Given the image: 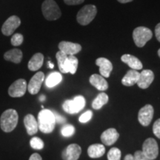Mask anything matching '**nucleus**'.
<instances>
[{"label":"nucleus","instance_id":"nucleus-1","mask_svg":"<svg viewBox=\"0 0 160 160\" xmlns=\"http://www.w3.org/2000/svg\"><path fill=\"white\" fill-rule=\"evenodd\" d=\"M39 129L44 133H50L55 128L56 121L53 111L48 109H43L38 115Z\"/></svg>","mask_w":160,"mask_h":160},{"label":"nucleus","instance_id":"nucleus-2","mask_svg":"<svg viewBox=\"0 0 160 160\" xmlns=\"http://www.w3.org/2000/svg\"><path fill=\"white\" fill-rule=\"evenodd\" d=\"M19 115L14 109L6 110L0 117V127L4 132L10 133L17 127Z\"/></svg>","mask_w":160,"mask_h":160},{"label":"nucleus","instance_id":"nucleus-3","mask_svg":"<svg viewBox=\"0 0 160 160\" xmlns=\"http://www.w3.org/2000/svg\"><path fill=\"white\" fill-rule=\"evenodd\" d=\"M97 13V7L93 5H87L82 8L77 15L78 23L81 25H88L94 19Z\"/></svg>","mask_w":160,"mask_h":160},{"label":"nucleus","instance_id":"nucleus-4","mask_svg":"<svg viewBox=\"0 0 160 160\" xmlns=\"http://www.w3.org/2000/svg\"><path fill=\"white\" fill-rule=\"evenodd\" d=\"M42 11L47 20L53 21L61 17L62 12L54 0H45L42 5Z\"/></svg>","mask_w":160,"mask_h":160},{"label":"nucleus","instance_id":"nucleus-5","mask_svg":"<svg viewBox=\"0 0 160 160\" xmlns=\"http://www.w3.org/2000/svg\"><path fill=\"white\" fill-rule=\"evenodd\" d=\"M85 99L82 96H77L73 99H68L64 102L62 108L66 113L70 114H76L85 108Z\"/></svg>","mask_w":160,"mask_h":160},{"label":"nucleus","instance_id":"nucleus-6","mask_svg":"<svg viewBox=\"0 0 160 160\" xmlns=\"http://www.w3.org/2000/svg\"><path fill=\"white\" fill-rule=\"evenodd\" d=\"M152 37L153 33L151 30L143 26L136 28L133 32V41L138 48L144 47L146 43L151 39Z\"/></svg>","mask_w":160,"mask_h":160},{"label":"nucleus","instance_id":"nucleus-7","mask_svg":"<svg viewBox=\"0 0 160 160\" xmlns=\"http://www.w3.org/2000/svg\"><path fill=\"white\" fill-rule=\"evenodd\" d=\"M142 153L151 160L155 159L159 154V147L157 141L153 138L146 139L142 145Z\"/></svg>","mask_w":160,"mask_h":160},{"label":"nucleus","instance_id":"nucleus-8","mask_svg":"<svg viewBox=\"0 0 160 160\" xmlns=\"http://www.w3.org/2000/svg\"><path fill=\"white\" fill-rule=\"evenodd\" d=\"M27 82L23 79H17L10 86L8 93L11 97H22L25 94L27 91Z\"/></svg>","mask_w":160,"mask_h":160},{"label":"nucleus","instance_id":"nucleus-9","mask_svg":"<svg viewBox=\"0 0 160 160\" xmlns=\"http://www.w3.org/2000/svg\"><path fill=\"white\" fill-rule=\"evenodd\" d=\"M44 79H45V74L43 72H37L36 74L30 80L28 85V91L32 95L37 94L40 91Z\"/></svg>","mask_w":160,"mask_h":160},{"label":"nucleus","instance_id":"nucleus-10","mask_svg":"<svg viewBox=\"0 0 160 160\" xmlns=\"http://www.w3.org/2000/svg\"><path fill=\"white\" fill-rule=\"evenodd\" d=\"M21 20L17 16H11L5 22L2 27V32L5 36H11L19 27Z\"/></svg>","mask_w":160,"mask_h":160},{"label":"nucleus","instance_id":"nucleus-11","mask_svg":"<svg viewBox=\"0 0 160 160\" xmlns=\"http://www.w3.org/2000/svg\"><path fill=\"white\" fill-rule=\"evenodd\" d=\"M153 108L151 105H146L142 108L138 114V119L140 124L143 126H148L153 117Z\"/></svg>","mask_w":160,"mask_h":160},{"label":"nucleus","instance_id":"nucleus-12","mask_svg":"<svg viewBox=\"0 0 160 160\" xmlns=\"http://www.w3.org/2000/svg\"><path fill=\"white\" fill-rule=\"evenodd\" d=\"M82 153L81 147L77 144H71L62 151L63 160H77Z\"/></svg>","mask_w":160,"mask_h":160},{"label":"nucleus","instance_id":"nucleus-13","mask_svg":"<svg viewBox=\"0 0 160 160\" xmlns=\"http://www.w3.org/2000/svg\"><path fill=\"white\" fill-rule=\"evenodd\" d=\"M154 79V73L151 70H144L139 73V80L137 82V85L140 88L146 89L151 85Z\"/></svg>","mask_w":160,"mask_h":160},{"label":"nucleus","instance_id":"nucleus-14","mask_svg":"<svg viewBox=\"0 0 160 160\" xmlns=\"http://www.w3.org/2000/svg\"><path fill=\"white\" fill-rule=\"evenodd\" d=\"M59 51L63 52L66 55H75L82 51L81 45L77 43H73L71 42L62 41L59 44Z\"/></svg>","mask_w":160,"mask_h":160},{"label":"nucleus","instance_id":"nucleus-15","mask_svg":"<svg viewBox=\"0 0 160 160\" xmlns=\"http://www.w3.org/2000/svg\"><path fill=\"white\" fill-rule=\"evenodd\" d=\"M96 65L99 67V73L104 78H108L113 70L111 62L106 58L100 57L96 60Z\"/></svg>","mask_w":160,"mask_h":160},{"label":"nucleus","instance_id":"nucleus-16","mask_svg":"<svg viewBox=\"0 0 160 160\" xmlns=\"http://www.w3.org/2000/svg\"><path fill=\"white\" fill-rule=\"evenodd\" d=\"M119 137V133L114 128H109L102 133L101 140L105 145H112L117 141Z\"/></svg>","mask_w":160,"mask_h":160},{"label":"nucleus","instance_id":"nucleus-17","mask_svg":"<svg viewBox=\"0 0 160 160\" xmlns=\"http://www.w3.org/2000/svg\"><path fill=\"white\" fill-rule=\"evenodd\" d=\"M24 124H25L26 131L28 135L33 136L38 132V130H39L38 122L36 118L32 114L25 116L24 119Z\"/></svg>","mask_w":160,"mask_h":160},{"label":"nucleus","instance_id":"nucleus-18","mask_svg":"<svg viewBox=\"0 0 160 160\" xmlns=\"http://www.w3.org/2000/svg\"><path fill=\"white\" fill-rule=\"evenodd\" d=\"M90 83L99 91H104L108 88V84L102 76L93 74L89 79Z\"/></svg>","mask_w":160,"mask_h":160},{"label":"nucleus","instance_id":"nucleus-19","mask_svg":"<svg viewBox=\"0 0 160 160\" xmlns=\"http://www.w3.org/2000/svg\"><path fill=\"white\" fill-rule=\"evenodd\" d=\"M121 60L124 63L127 64L131 69L139 71L142 68V64L137 57L131 54H124L122 56Z\"/></svg>","mask_w":160,"mask_h":160},{"label":"nucleus","instance_id":"nucleus-20","mask_svg":"<svg viewBox=\"0 0 160 160\" xmlns=\"http://www.w3.org/2000/svg\"><path fill=\"white\" fill-rule=\"evenodd\" d=\"M139 77V73L136 70H130L122 79V83L125 86H133L137 83Z\"/></svg>","mask_w":160,"mask_h":160},{"label":"nucleus","instance_id":"nucleus-21","mask_svg":"<svg viewBox=\"0 0 160 160\" xmlns=\"http://www.w3.org/2000/svg\"><path fill=\"white\" fill-rule=\"evenodd\" d=\"M22 52L21 50L18 48H14L10 50V51L5 52L4 54V59L6 61L12 62L19 64L21 62L22 59Z\"/></svg>","mask_w":160,"mask_h":160},{"label":"nucleus","instance_id":"nucleus-22","mask_svg":"<svg viewBox=\"0 0 160 160\" xmlns=\"http://www.w3.org/2000/svg\"><path fill=\"white\" fill-rule=\"evenodd\" d=\"M57 57L58 66H59V71L62 73H69L68 70V56L66 55L63 52L59 51L56 55Z\"/></svg>","mask_w":160,"mask_h":160},{"label":"nucleus","instance_id":"nucleus-23","mask_svg":"<svg viewBox=\"0 0 160 160\" xmlns=\"http://www.w3.org/2000/svg\"><path fill=\"white\" fill-rule=\"evenodd\" d=\"M44 62V56L41 53H36L31 57L30 59L28 65V68L30 71H36L39 70L42 68Z\"/></svg>","mask_w":160,"mask_h":160},{"label":"nucleus","instance_id":"nucleus-24","mask_svg":"<svg viewBox=\"0 0 160 160\" xmlns=\"http://www.w3.org/2000/svg\"><path fill=\"white\" fill-rule=\"evenodd\" d=\"M105 148L101 144H94L90 146L88 149V154L91 158L96 159L99 158L105 154Z\"/></svg>","mask_w":160,"mask_h":160},{"label":"nucleus","instance_id":"nucleus-25","mask_svg":"<svg viewBox=\"0 0 160 160\" xmlns=\"http://www.w3.org/2000/svg\"><path fill=\"white\" fill-rule=\"evenodd\" d=\"M62 80V77L61 73L59 72H52L48 76L47 79L45 80L46 86L51 88L61 82Z\"/></svg>","mask_w":160,"mask_h":160},{"label":"nucleus","instance_id":"nucleus-26","mask_svg":"<svg viewBox=\"0 0 160 160\" xmlns=\"http://www.w3.org/2000/svg\"><path fill=\"white\" fill-rule=\"evenodd\" d=\"M109 97L105 93H101L95 98L92 102V107L95 110H99L108 102Z\"/></svg>","mask_w":160,"mask_h":160},{"label":"nucleus","instance_id":"nucleus-27","mask_svg":"<svg viewBox=\"0 0 160 160\" xmlns=\"http://www.w3.org/2000/svg\"><path fill=\"white\" fill-rule=\"evenodd\" d=\"M78 64H79V61L74 55L68 56V70L70 73L71 74L76 73L77 71Z\"/></svg>","mask_w":160,"mask_h":160},{"label":"nucleus","instance_id":"nucleus-28","mask_svg":"<svg viewBox=\"0 0 160 160\" xmlns=\"http://www.w3.org/2000/svg\"><path fill=\"white\" fill-rule=\"evenodd\" d=\"M75 133V128L70 124L64 125L61 128V133L63 137H70L73 136Z\"/></svg>","mask_w":160,"mask_h":160},{"label":"nucleus","instance_id":"nucleus-29","mask_svg":"<svg viewBox=\"0 0 160 160\" xmlns=\"http://www.w3.org/2000/svg\"><path fill=\"white\" fill-rule=\"evenodd\" d=\"M108 160H120L121 159V151L117 148H112L108 153Z\"/></svg>","mask_w":160,"mask_h":160},{"label":"nucleus","instance_id":"nucleus-30","mask_svg":"<svg viewBox=\"0 0 160 160\" xmlns=\"http://www.w3.org/2000/svg\"><path fill=\"white\" fill-rule=\"evenodd\" d=\"M31 148L36 150H41L44 148V142L39 137H33L30 141Z\"/></svg>","mask_w":160,"mask_h":160},{"label":"nucleus","instance_id":"nucleus-31","mask_svg":"<svg viewBox=\"0 0 160 160\" xmlns=\"http://www.w3.org/2000/svg\"><path fill=\"white\" fill-rule=\"evenodd\" d=\"M24 37L21 33H15L11 38V42L13 46H19L23 42Z\"/></svg>","mask_w":160,"mask_h":160},{"label":"nucleus","instance_id":"nucleus-32","mask_svg":"<svg viewBox=\"0 0 160 160\" xmlns=\"http://www.w3.org/2000/svg\"><path fill=\"white\" fill-rule=\"evenodd\" d=\"M92 117H93V112L91 111H87L80 116L79 121L81 123H86L91 119Z\"/></svg>","mask_w":160,"mask_h":160},{"label":"nucleus","instance_id":"nucleus-33","mask_svg":"<svg viewBox=\"0 0 160 160\" xmlns=\"http://www.w3.org/2000/svg\"><path fill=\"white\" fill-rule=\"evenodd\" d=\"M153 132L156 137L160 139V119H157L153 124Z\"/></svg>","mask_w":160,"mask_h":160},{"label":"nucleus","instance_id":"nucleus-34","mask_svg":"<svg viewBox=\"0 0 160 160\" xmlns=\"http://www.w3.org/2000/svg\"><path fill=\"white\" fill-rule=\"evenodd\" d=\"M53 115H54V117H55L56 123L65 124L66 122V119L65 117H63L62 115L59 114V113H58L57 112H56V111H53Z\"/></svg>","mask_w":160,"mask_h":160},{"label":"nucleus","instance_id":"nucleus-35","mask_svg":"<svg viewBox=\"0 0 160 160\" xmlns=\"http://www.w3.org/2000/svg\"><path fill=\"white\" fill-rule=\"evenodd\" d=\"M135 160H151L148 159L146 156L142 153V151H136L134 155H133Z\"/></svg>","mask_w":160,"mask_h":160},{"label":"nucleus","instance_id":"nucleus-36","mask_svg":"<svg viewBox=\"0 0 160 160\" xmlns=\"http://www.w3.org/2000/svg\"><path fill=\"white\" fill-rule=\"evenodd\" d=\"M85 0H64V2L68 5H77L84 2Z\"/></svg>","mask_w":160,"mask_h":160},{"label":"nucleus","instance_id":"nucleus-37","mask_svg":"<svg viewBox=\"0 0 160 160\" xmlns=\"http://www.w3.org/2000/svg\"><path fill=\"white\" fill-rule=\"evenodd\" d=\"M155 34H156V38H157L158 41L160 42V23H159L157 26H156Z\"/></svg>","mask_w":160,"mask_h":160},{"label":"nucleus","instance_id":"nucleus-38","mask_svg":"<svg viewBox=\"0 0 160 160\" xmlns=\"http://www.w3.org/2000/svg\"><path fill=\"white\" fill-rule=\"evenodd\" d=\"M29 160H42L41 156L38 153H33L29 158Z\"/></svg>","mask_w":160,"mask_h":160},{"label":"nucleus","instance_id":"nucleus-39","mask_svg":"<svg viewBox=\"0 0 160 160\" xmlns=\"http://www.w3.org/2000/svg\"><path fill=\"white\" fill-rule=\"evenodd\" d=\"M124 160H135L134 157L132 154H128L126 157H125V159Z\"/></svg>","mask_w":160,"mask_h":160},{"label":"nucleus","instance_id":"nucleus-40","mask_svg":"<svg viewBox=\"0 0 160 160\" xmlns=\"http://www.w3.org/2000/svg\"><path fill=\"white\" fill-rule=\"evenodd\" d=\"M117 1L119 2H120V3H123V4H125V3H128V2H131L133 1V0H117Z\"/></svg>","mask_w":160,"mask_h":160},{"label":"nucleus","instance_id":"nucleus-41","mask_svg":"<svg viewBox=\"0 0 160 160\" xmlns=\"http://www.w3.org/2000/svg\"><path fill=\"white\" fill-rule=\"evenodd\" d=\"M48 67L50 68H54V65H53L51 62L49 61L48 62Z\"/></svg>","mask_w":160,"mask_h":160},{"label":"nucleus","instance_id":"nucleus-42","mask_svg":"<svg viewBox=\"0 0 160 160\" xmlns=\"http://www.w3.org/2000/svg\"><path fill=\"white\" fill-rule=\"evenodd\" d=\"M39 100H40V101H42V102L45 101V95L40 96V97H39Z\"/></svg>","mask_w":160,"mask_h":160},{"label":"nucleus","instance_id":"nucleus-43","mask_svg":"<svg viewBox=\"0 0 160 160\" xmlns=\"http://www.w3.org/2000/svg\"><path fill=\"white\" fill-rule=\"evenodd\" d=\"M158 55H159V57H160V48L159 49V51H158Z\"/></svg>","mask_w":160,"mask_h":160}]
</instances>
